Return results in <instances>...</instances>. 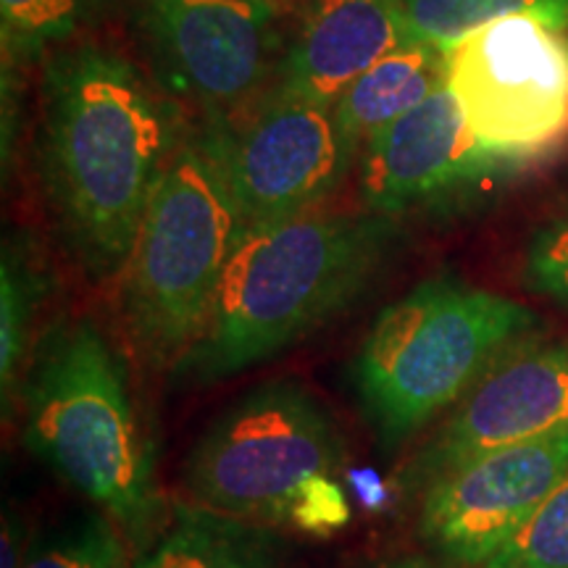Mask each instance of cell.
I'll use <instances>...</instances> for the list:
<instances>
[{"label": "cell", "mask_w": 568, "mask_h": 568, "mask_svg": "<svg viewBox=\"0 0 568 568\" xmlns=\"http://www.w3.org/2000/svg\"><path fill=\"white\" fill-rule=\"evenodd\" d=\"M510 166L514 163L481 148L453 92L443 84L361 148V205L400 222L408 213L453 201L468 187L503 176Z\"/></svg>", "instance_id": "cell-12"}, {"label": "cell", "mask_w": 568, "mask_h": 568, "mask_svg": "<svg viewBox=\"0 0 568 568\" xmlns=\"http://www.w3.org/2000/svg\"><path fill=\"white\" fill-rule=\"evenodd\" d=\"M243 232L316 211L343 187L361 148L335 105L266 92L251 109L203 124Z\"/></svg>", "instance_id": "cell-9"}, {"label": "cell", "mask_w": 568, "mask_h": 568, "mask_svg": "<svg viewBox=\"0 0 568 568\" xmlns=\"http://www.w3.org/2000/svg\"><path fill=\"white\" fill-rule=\"evenodd\" d=\"M527 305L453 276L385 305L353 355L351 385L385 450L453 408L535 326Z\"/></svg>", "instance_id": "cell-6"}, {"label": "cell", "mask_w": 568, "mask_h": 568, "mask_svg": "<svg viewBox=\"0 0 568 568\" xmlns=\"http://www.w3.org/2000/svg\"><path fill=\"white\" fill-rule=\"evenodd\" d=\"M282 560L280 529L182 500L132 568H282Z\"/></svg>", "instance_id": "cell-14"}, {"label": "cell", "mask_w": 568, "mask_h": 568, "mask_svg": "<svg viewBox=\"0 0 568 568\" xmlns=\"http://www.w3.org/2000/svg\"><path fill=\"white\" fill-rule=\"evenodd\" d=\"M130 548L124 531L90 508L34 537L21 568H132Z\"/></svg>", "instance_id": "cell-19"}, {"label": "cell", "mask_w": 568, "mask_h": 568, "mask_svg": "<svg viewBox=\"0 0 568 568\" xmlns=\"http://www.w3.org/2000/svg\"><path fill=\"white\" fill-rule=\"evenodd\" d=\"M345 443L308 387L274 379L226 406L182 464L184 500L274 529L329 537L351 524Z\"/></svg>", "instance_id": "cell-4"}, {"label": "cell", "mask_w": 568, "mask_h": 568, "mask_svg": "<svg viewBox=\"0 0 568 568\" xmlns=\"http://www.w3.org/2000/svg\"><path fill=\"white\" fill-rule=\"evenodd\" d=\"M529 287L568 308V209L556 222L537 232L527 253Z\"/></svg>", "instance_id": "cell-21"}, {"label": "cell", "mask_w": 568, "mask_h": 568, "mask_svg": "<svg viewBox=\"0 0 568 568\" xmlns=\"http://www.w3.org/2000/svg\"><path fill=\"white\" fill-rule=\"evenodd\" d=\"M34 169L63 251L92 284L119 282L182 138L130 55L71 42L42 61Z\"/></svg>", "instance_id": "cell-1"}, {"label": "cell", "mask_w": 568, "mask_h": 568, "mask_svg": "<svg viewBox=\"0 0 568 568\" xmlns=\"http://www.w3.org/2000/svg\"><path fill=\"white\" fill-rule=\"evenodd\" d=\"M101 0H0L6 63H34L77 42Z\"/></svg>", "instance_id": "cell-17"}, {"label": "cell", "mask_w": 568, "mask_h": 568, "mask_svg": "<svg viewBox=\"0 0 568 568\" xmlns=\"http://www.w3.org/2000/svg\"><path fill=\"white\" fill-rule=\"evenodd\" d=\"M374 568H435L432 564H426L422 558H395V560H387V564H379Z\"/></svg>", "instance_id": "cell-23"}, {"label": "cell", "mask_w": 568, "mask_h": 568, "mask_svg": "<svg viewBox=\"0 0 568 568\" xmlns=\"http://www.w3.org/2000/svg\"><path fill=\"white\" fill-rule=\"evenodd\" d=\"M138 24L155 82L226 122L274 88L284 42L272 0H138Z\"/></svg>", "instance_id": "cell-8"}, {"label": "cell", "mask_w": 568, "mask_h": 568, "mask_svg": "<svg viewBox=\"0 0 568 568\" xmlns=\"http://www.w3.org/2000/svg\"><path fill=\"white\" fill-rule=\"evenodd\" d=\"M240 234L243 222L209 134L182 138L119 276V326L142 368L172 376L201 343Z\"/></svg>", "instance_id": "cell-5"}, {"label": "cell", "mask_w": 568, "mask_h": 568, "mask_svg": "<svg viewBox=\"0 0 568 568\" xmlns=\"http://www.w3.org/2000/svg\"><path fill=\"white\" fill-rule=\"evenodd\" d=\"M272 3H276V0H272Z\"/></svg>", "instance_id": "cell-24"}, {"label": "cell", "mask_w": 568, "mask_h": 568, "mask_svg": "<svg viewBox=\"0 0 568 568\" xmlns=\"http://www.w3.org/2000/svg\"><path fill=\"white\" fill-rule=\"evenodd\" d=\"M53 280L32 237L9 232L0 253V395L3 410L17 406L21 376L38 347V322Z\"/></svg>", "instance_id": "cell-16"}, {"label": "cell", "mask_w": 568, "mask_h": 568, "mask_svg": "<svg viewBox=\"0 0 568 568\" xmlns=\"http://www.w3.org/2000/svg\"><path fill=\"white\" fill-rule=\"evenodd\" d=\"M443 84L445 53L429 42L416 40L361 74L337 98V119L358 148H364L376 132L422 105Z\"/></svg>", "instance_id": "cell-15"}, {"label": "cell", "mask_w": 568, "mask_h": 568, "mask_svg": "<svg viewBox=\"0 0 568 568\" xmlns=\"http://www.w3.org/2000/svg\"><path fill=\"white\" fill-rule=\"evenodd\" d=\"M568 429V339L516 343L481 374L403 474L424 489L464 460L495 447Z\"/></svg>", "instance_id": "cell-11"}, {"label": "cell", "mask_w": 568, "mask_h": 568, "mask_svg": "<svg viewBox=\"0 0 568 568\" xmlns=\"http://www.w3.org/2000/svg\"><path fill=\"white\" fill-rule=\"evenodd\" d=\"M21 437L55 477L124 531L140 552L166 527L151 439L134 408L126 366L92 318L40 335L21 376Z\"/></svg>", "instance_id": "cell-3"}, {"label": "cell", "mask_w": 568, "mask_h": 568, "mask_svg": "<svg viewBox=\"0 0 568 568\" xmlns=\"http://www.w3.org/2000/svg\"><path fill=\"white\" fill-rule=\"evenodd\" d=\"M418 38L400 0H311L268 92L322 105Z\"/></svg>", "instance_id": "cell-13"}, {"label": "cell", "mask_w": 568, "mask_h": 568, "mask_svg": "<svg viewBox=\"0 0 568 568\" xmlns=\"http://www.w3.org/2000/svg\"><path fill=\"white\" fill-rule=\"evenodd\" d=\"M443 53L447 90L485 151L521 166L566 142V30L510 17L464 34Z\"/></svg>", "instance_id": "cell-7"}, {"label": "cell", "mask_w": 568, "mask_h": 568, "mask_svg": "<svg viewBox=\"0 0 568 568\" xmlns=\"http://www.w3.org/2000/svg\"><path fill=\"white\" fill-rule=\"evenodd\" d=\"M32 539L27 537V527L17 510L6 508L3 514V539H0V568H21L24 566L27 550Z\"/></svg>", "instance_id": "cell-22"}, {"label": "cell", "mask_w": 568, "mask_h": 568, "mask_svg": "<svg viewBox=\"0 0 568 568\" xmlns=\"http://www.w3.org/2000/svg\"><path fill=\"white\" fill-rule=\"evenodd\" d=\"M485 568H568V471L521 535Z\"/></svg>", "instance_id": "cell-20"}, {"label": "cell", "mask_w": 568, "mask_h": 568, "mask_svg": "<svg viewBox=\"0 0 568 568\" xmlns=\"http://www.w3.org/2000/svg\"><path fill=\"white\" fill-rule=\"evenodd\" d=\"M422 42L445 51L464 34L510 17H531L568 30V0H400Z\"/></svg>", "instance_id": "cell-18"}, {"label": "cell", "mask_w": 568, "mask_h": 568, "mask_svg": "<svg viewBox=\"0 0 568 568\" xmlns=\"http://www.w3.org/2000/svg\"><path fill=\"white\" fill-rule=\"evenodd\" d=\"M568 471V429L464 460L422 489L418 535L447 564L485 568Z\"/></svg>", "instance_id": "cell-10"}, {"label": "cell", "mask_w": 568, "mask_h": 568, "mask_svg": "<svg viewBox=\"0 0 568 568\" xmlns=\"http://www.w3.org/2000/svg\"><path fill=\"white\" fill-rule=\"evenodd\" d=\"M397 226L372 211L316 209L245 230L201 343L174 379L213 385L314 335L366 293L393 253Z\"/></svg>", "instance_id": "cell-2"}]
</instances>
